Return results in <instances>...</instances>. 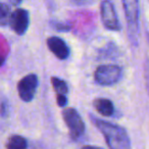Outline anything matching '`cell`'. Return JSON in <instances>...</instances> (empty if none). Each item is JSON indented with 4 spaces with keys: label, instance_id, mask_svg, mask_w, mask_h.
<instances>
[{
    "label": "cell",
    "instance_id": "52a82bcc",
    "mask_svg": "<svg viewBox=\"0 0 149 149\" xmlns=\"http://www.w3.org/2000/svg\"><path fill=\"white\" fill-rule=\"evenodd\" d=\"M29 24L30 15L26 9L19 8L11 13L9 25L17 35H24L29 28Z\"/></svg>",
    "mask_w": 149,
    "mask_h": 149
},
{
    "label": "cell",
    "instance_id": "7a4b0ae2",
    "mask_svg": "<svg viewBox=\"0 0 149 149\" xmlns=\"http://www.w3.org/2000/svg\"><path fill=\"white\" fill-rule=\"evenodd\" d=\"M95 81L101 86H111L118 83L122 77V70L114 64H104L97 68L94 74Z\"/></svg>",
    "mask_w": 149,
    "mask_h": 149
},
{
    "label": "cell",
    "instance_id": "7c38bea8",
    "mask_svg": "<svg viewBox=\"0 0 149 149\" xmlns=\"http://www.w3.org/2000/svg\"><path fill=\"white\" fill-rule=\"evenodd\" d=\"M10 9L4 3L0 2V26H6L10 19Z\"/></svg>",
    "mask_w": 149,
    "mask_h": 149
},
{
    "label": "cell",
    "instance_id": "2e32d148",
    "mask_svg": "<svg viewBox=\"0 0 149 149\" xmlns=\"http://www.w3.org/2000/svg\"><path fill=\"white\" fill-rule=\"evenodd\" d=\"M13 1H15V2H17V3H19L22 1V0H13Z\"/></svg>",
    "mask_w": 149,
    "mask_h": 149
},
{
    "label": "cell",
    "instance_id": "6da1fadb",
    "mask_svg": "<svg viewBox=\"0 0 149 149\" xmlns=\"http://www.w3.org/2000/svg\"><path fill=\"white\" fill-rule=\"evenodd\" d=\"M96 127L103 134L107 145L112 149H128L131 147L130 138L122 127L102 120H94Z\"/></svg>",
    "mask_w": 149,
    "mask_h": 149
},
{
    "label": "cell",
    "instance_id": "30bf717a",
    "mask_svg": "<svg viewBox=\"0 0 149 149\" xmlns=\"http://www.w3.org/2000/svg\"><path fill=\"white\" fill-rule=\"evenodd\" d=\"M6 147L9 149H25L28 147V143L24 137L19 135H13L8 139Z\"/></svg>",
    "mask_w": 149,
    "mask_h": 149
},
{
    "label": "cell",
    "instance_id": "9a60e30c",
    "mask_svg": "<svg viewBox=\"0 0 149 149\" xmlns=\"http://www.w3.org/2000/svg\"><path fill=\"white\" fill-rule=\"evenodd\" d=\"M72 1H76V2H84L86 0H72Z\"/></svg>",
    "mask_w": 149,
    "mask_h": 149
},
{
    "label": "cell",
    "instance_id": "277c9868",
    "mask_svg": "<svg viewBox=\"0 0 149 149\" xmlns=\"http://www.w3.org/2000/svg\"><path fill=\"white\" fill-rule=\"evenodd\" d=\"M100 15L103 26L110 31H120V24L116 13L113 3L110 0H102L100 5Z\"/></svg>",
    "mask_w": 149,
    "mask_h": 149
},
{
    "label": "cell",
    "instance_id": "5bb4252c",
    "mask_svg": "<svg viewBox=\"0 0 149 149\" xmlns=\"http://www.w3.org/2000/svg\"><path fill=\"white\" fill-rule=\"evenodd\" d=\"M3 62H4V56H3V54L0 52V66L2 65Z\"/></svg>",
    "mask_w": 149,
    "mask_h": 149
},
{
    "label": "cell",
    "instance_id": "4fadbf2b",
    "mask_svg": "<svg viewBox=\"0 0 149 149\" xmlns=\"http://www.w3.org/2000/svg\"><path fill=\"white\" fill-rule=\"evenodd\" d=\"M56 102H57L58 106L60 107H64L68 103V99H66V96L64 94H57V97H56Z\"/></svg>",
    "mask_w": 149,
    "mask_h": 149
},
{
    "label": "cell",
    "instance_id": "3957f363",
    "mask_svg": "<svg viewBox=\"0 0 149 149\" xmlns=\"http://www.w3.org/2000/svg\"><path fill=\"white\" fill-rule=\"evenodd\" d=\"M62 116L72 138L77 139L84 134L85 123L74 108H65L62 112Z\"/></svg>",
    "mask_w": 149,
    "mask_h": 149
},
{
    "label": "cell",
    "instance_id": "8992f818",
    "mask_svg": "<svg viewBox=\"0 0 149 149\" xmlns=\"http://www.w3.org/2000/svg\"><path fill=\"white\" fill-rule=\"evenodd\" d=\"M125 15L131 33L136 35L139 26V1L138 0H123Z\"/></svg>",
    "mask_w": 149,
    "mask_h": 149
},
{
    "label": "cell",
    "instance_id": "8fae6325",
    "mask_svg": "<svg viewBox=\"0 0 149 149\" xmlns=\"http://www.w3.org/2000/svg\"><path fill=\"white\" fill-rule=\"evenodd\" d=\"M51 83H52V86H53L54 90L56 91V93L66 95V93L68 92V88L65 82L58 79V78L53 77V78H51Z\"/></svg>",
    "mask_w": 149,
    "mask_h": 149
},
{
    "label": "cell",
    "instance_id": "9c48e42d",
    "mask_svg": "<svg viewBox=\"0 0 149 149\" xmlns=\"http://www.w3.org/2000/svg\"><path fill=\"white\" fill-rule=\"evenodd\" d=\"M94 108L103 116H111L114 112L113 103L106 98H97L93 101Z\"/></svg>",
    "mask_w": 149,
    "mask_h": 149
},
{
    "label": "cell",
    "instance_id": "ba28073f",
    "mask_svg": "<svg viewBox=\"0 0 149 149\" xmlns=\"http://www.w3.org/2000/svg\"><path fill=\"white\" fill-rule=\"evenodd\" d=\"M47 46L50 51L59 59H66L70 56V48L61 38L56 37V36L48 38Z\"/></svg>",
    "mask_w": 149,
    "mask_h": 149
},
{
    "label": "cell",
    "instance_id": "5b68a950",
    "mask_svg": "<svg viewBox=\"0 0 149 149\" xmlns=\"http://www.w3.org/2000/svg\"><path fill=\"white\" fill-rule=\"evenodd\" d=\"M39 84L38 77L35 74H29L24 77L17 84V92L21 99L25 102L33 100Z\"/></svg>",
    "mask_w": 149,
    "mask_h": 149
}]
</instances>
